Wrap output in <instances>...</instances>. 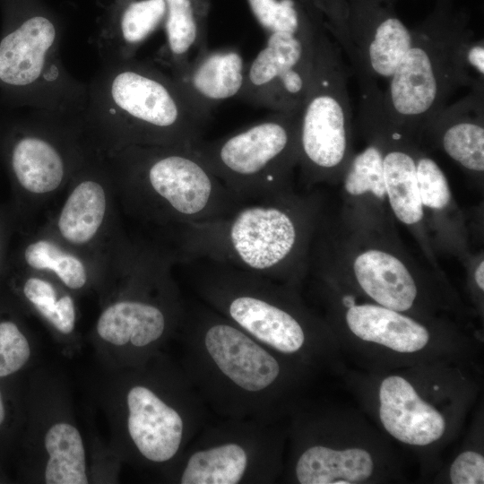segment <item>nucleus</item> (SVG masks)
Instances as JSON below:
<instances>
[{"label":"nucleus","instance_id":"1","mask_svg":"<svg viewBox=\"0 0 484 484\" xmlns=\"http://www.w3.org/2000/svg\"><path fill=\"white\" fill-rule=\"evenodd\" d=\"M184 372L219 418L279 422L292 405L303 367L264 346L200 302L180 326Z\"/></svg>","mask_w":484,"mask_h":484},{"label":"nucleus","instance_id":"2","mask_svg":"<svg viewBox=\"0 0 484 484\" xmlns=\"http://www.w3.org/2000/svg\"><path fill=\"white\" fill-rule=\"evenodd\" d=\"M80 120L88 144L102 155L132 145L190 147L207 123L170 74L134 57L101 61L87 83Z\"/></svg>","mask_w":484,"mask_h":484},{"label":"nucleus","instance_id":"3","mask_svg":"<svg viewBox=\"0 0 484 484\" xmlns=\"http://www.w3.org/2000/svg\"><path fill=\"white\" fill-rule=\"evenodd\" d=\"M315 216L291 194L246 203L215 220L172 229L177 262L210 261L291 285L301 273Z\"/></svg>","mask_w":484,"mask_h":484},{"label":"nucleus","instance_id":"4","mask_svg":"<svg viewBox=\"0 0 484 484\" xmlns=\"http://www.w3.org/2000/svg\"><path fill=\"white\" fill-rule=\"evenodd\" d=\"M105 156L113 183L143 220L174 229L227 216L245 204L191 147L132 145Z\"/></svg>","mask_w":484,"mask_h":484},{"label":"nucleus","instance_id":"5","mask_svg":"<svg viewBox=\"0 0 484 484\" xmlns=\"http://www.w3.org/2000/svg\"><path fill=\"white\" fill-rule=\"evenodd\" d=\"M186 264L201 302L264 346L301 367L321 351L323 327L291 285L210 261Z\"/></svg>","mask_w":484,"mask_h":484},{"label":"nucleus","instance_id":"6","mask_svg":"<svg viewBox=\"0 0 484 484\" xmlns=\"http://www.w3.org/2000/svg\"><path fill=\"white\" fill-rule=\"evenodd\" d=\"M412 33L411 44L382 96L387 119L409 136L421 134L461 87L457 49L473 30L466 10L454 0H436Z\"/></svg>","mask_w":484,"mask_h":484},{"label":"nucleus","instance_id":"7","mask_svg":"<svg viewBox=\"0 0 484 484\" xmlns=\"http://www.w3.org/2000/svg\"><path fill=\"white\" fill-rule=\"evenodd\" d=\"M299 112H273L232 134L213 141L201 139L190 147L242 203L272 200L290 194L289 180L298 164Z\"/></svg>","mask_w":484,"mask_h":484},{"label":"nucleus","instance_id":"8","mask_svg":"<svg viewBox=\"0 0 484 484\" xmlns=\"http://www.w3.org/2000/svg\"><path fill=\"white\" fill-rule=\"evenodd\" d=\"M348 75L343 53L321 19L310 84L298 122V164L307 180L331 178L351 158Z\"/></svg>","mask_w":484,"mask_h":484},{"label":"nucleus","instance_id":"9","mask_svg":"<svg viewBox=\"0 0 484 484\" xmlns=\"http://www.w3.org/2000/svg\"><path fill=\"white\" fill-rule=\"evenodd\" d=\"M278 423L226 418L205 422L177 460L175 482L273 483L282 471L284 435Z\"/></svg>","mask_w":484,"mask_h":484},{"label":"nucleus","instance_id":"10","mask_svg":"<svg viewBox=\"0 0 484 484\" xmlns=\"http://www.w3.org/2000/svg\"><path fill=\"white\" fill-rule=\"evenodd\" d=\"M357 80L388 81L412 41L395 0H311Z\"/></svg>","mask_w":484,"mask_h":484},{"label":"nucleus","instance_id":"11","mask_svg":"<svg viewBox=\"0 0 484 484\" xmlns=\"http://www.w3.org/2000/svg\"><path fill=\"white\" fill-rule=\"evenodd\" d=\"M9 151L11 172L19 187L43 197L61 188L93 152L80 117L32 109Z\"/></svg>","mask_w":484,"mask_h":484},{"label":"nucleus","instance_id":"12","mask_svg":"<svg viewBox=\"0 0 484 484\" xmlns=\"http://www.w3.org/2000/svg\"><path fill=\"white\" fill-rule=\"evenodd\" d=\"M125 402L129 437L152 463L177 461L206 422L208 410L195 388L170 400L140 384L128 390Z\"/></svg>","mask_w":484,"mask_h":484},{"label":"nucleus","instance_id":"13","mask_svg":"<svg viewBox=\"0 0 484 484\" xmlns=\"http://www.w3.org/2000/svg\"><path fill=\"white\" fill-rule=\"evenodd\" d=\"M320 22L312 32L266 36L246 67L238 98L273 112H299L310 84Z\"/></svg>","mask_w":484,"mask_h":484},{"label":"nucleus","instance_id":"14","mask_svg":"<svg viewBox=\"0 0 484 484\" xmlns=\"http://www.w3.org/2000/svg\"><path fill=\"white\" fill-rule=\"evenodd\" d=\"M112 174L105 155L91 152L73 176L71 189L56 220L60 241L71 248L86 247L99 238L109 210Z\"/></svg>","mask_w":484,"mask_h":484},{"label":"nucleus","instance_id":"15","mask_svg":"<svg viewBox=\"0 0 484 484\" xmlns=\"http://www.w3.org/2000/svg\"><path fill=\"white\" fill-rule=\"evenodd\" d=\"M247 65L234 48L198 51L185 65L170 70V76L194 112L204 121L212 110L241 92Z\"/></svg>","mask_w":484,"mask_h":484},{"label":"nucleus","instance_id":"16","mask_svg":"<svg viewBox=\"0 0 484 484\" xmlns=\"http://www.w3.org/2000/svg\"><path fill=\"white\" fill-rule=\"evenodd\" d=\"M289 477L298 484H356L370 480L376 461L360 446H339L296 423Z\"/></svg>","mask_w":484,"mask_h":484},{"label":"nucleus","instance_id":"17","mask_svg":"<svg viewBox=\"0 0 484 484\" xmlns=\"http://www.w3.org/2000/svg\"><path fill=\"white\" fill-rule=\"evenodd\" d=\"M377 398L381 425L399 442L426 446L445 435L447 421L444 413L426 401L406 377H385L379 384Z\"/></svg>","mask_w":484,"mask_h":484},{"label":"nucleus","instance_id":"18","mask_svg":"<svg viewBox=\"0 0 484 484\" xmlns=\"http://www.w3.org/2000/svg\"><path fill=\"white\" fill-rule=\"evenodd\" d=\"M484 91H471L442 108L422 133L436 138L444 151L466 170L484 171Z\"/></svg>","mask_w":484,"mask_h":484},{"label":"nucleus","instance_id":"19","mask_svg":"<svg viewBox=\"0 0 484 484\" xmlns=\"http://www.w3.org/2000/svg\"><path fill=\"white\" fill-rule=\"evenodd\" d=\"M344 317L347 328L359 341L402 354L425 350L432 337L416 319L376 303L352 305Z\"/></svg>","mask_w":484,"mask_h":484},{"label":"nucleus","instance_id":"20","mask_svg":"<svg viewBox=\"0 0 484 484\" xmlns=\"http://www.w3.org/2000/svg\"><path fill=\"white\" fill-rule=\"evenodd\" d=\"M352 272L360 290L377 305L404 313L416 303L419 289L414 276L388 251H361L353 259Z\"/></svg>","mask_w":484,"mask_h":484},{"label":"nucleus","instance_id":"21","mask_svg":"<svg viewBox=\"0 0 484 484\" xmlns=\"http://www.w3.org/2000/svg\"><path fill=\"white\" fill-rule=\"evenodd\" d=\"M165 0H131L124 7L117 29L98 39L101 61L134 58L140 47L166 18Z\"/></svg>","mask_w":484,"mask_h":484},{"label":"nucleus","instance_id":"22","mask_svg":"<svg viewBox=\"0 0 484 484\" xmlns=\"http://www.w3.org/2000/svg\"><path fill=\"white\" fill-rule=\"evenodd\" d=\"M167 64L171 69L185 65L194 55L207 48V17L197 0H165Z\"/></svg>","mask_w":484,"mask_h":484},{"label":"nucleus","instance_id":"23","mask_svg":"<svg viewBox=\"0 0 484 484\" xmlns=\"http://www.w3.org/2000/svg\"><path fill=\"white\" fill-rule=\"evenodd\" d=\"M49 455L45 470L48 484H87L85 452L77 428L68 423L53 425L45 436Z\"/></svg>","mask_w":484,"mask_h":484},{"label":"nucleus","instance_id":"24","mask_svg":"<svg viewBox=\"0 0 484 484\" xmlns=\"http://www.w3.org/2000/svg\"><path fill=\"white\" fill-rule=\"evenodd\" d=\"M22 258L29 268L54 274L71 290H80L88 282L89 264L75 249L50 238L40 237L28 243Z\"/></svg>","mask_w":484,"mask_h":484},{"label":"nucleus","instance_id":"25","mask_svg":"<svg viewBox=\"0 0 484 484\" xmlns=\"http://www.w3.org/2000/svg\"><path fill=\"white\" fill-rule=\"evenodd\" d=\"M25 298L58 332L68 334L75 325V306L69 295L58 298L54 285L38 276L29 277L22 288Z\"/></svg>","mask_w":484,"mask_h":484},{"label":"nucleus","instance_id":"26","mask_svg":"<svg viewBox=\"0 0 484 484\" xmlns=\"http://www.w3.org/2000/svg\"><path fill=\"white\" fill-rule=\"evenodd\" d=\"M416 177L422 205L433 210L445 209L451 201V190L439 165L418 151Z\"/></svg>","mask_w":484,"mask_h":484},{"label":"nucleus","instance_id":"27","mask_svg":"<svg viewBox=\"0 0 484 484\" xmlns=\"http://www.w3.org/2000/svg\"><path fill=\"white\" fill-rule=\"evenodd\" d=\"M456 65L461 86L484 91V42L483 39H474V32L461 42Z\"/></svg>","mask_w":484,"mask_h":484},{"label":"nucleus","instance_id":"28","mask_svg":"<svg viewBox=\"0 0 484 484\" xmlns=\"http://www.w3.org/2000/svg\"><path fill=\"white\" fill-rule=\"evenodd\" d=\"M30 349L26 337L11 321L0 323V376H6L22 367Z\"/></svg>","mask_w":484,"mask_h":484},{"label":"nucleus","instance_id":"29","mask_svg":"<svg viewBox=\"0 0 484 484\" xmlns=\"http://www.w3.org/2000/svg\"><path fill=\"white\" fill-rule=\"evenodd\" d=\"M449 480L453 484H483V454L474 450L459 454L450 466Z\"/></svg>","mask_w":484,"mask_h":484},{"label":"nucleus","instance_id":"30","mask_svg":"<svg viewBox=\"0 0 484 484\" xmlns=\"http://www.w3.org/2000/svg\"><path fill=\"white\" fill-rule=\"evenodd\" d=\"M474 280L478 288L483 291L484 290V262L481 260L477 265L474 272Z\"/></svg>","mask_w":484,"mask_h":484},{"label":"nucleus","instance_id":"31","mask_svg":"<svg viewBox=\"0 0 484 484\" xmlns=\"http://www.w3.org/2000/svg\"><path fill=\"white\" fill-rule=\"evenodd\" d=\"M197 1H198L202 13L205 14L206 16H208L212 0H197Z\"/></svg>","mask_w":484,"mask_h":484},{"label":"nucleus","instance_id":"32","mask_svg":"<svg viewBox=\"0 0 484 484\" xmlns=\"http://www.w3.org/2000/svg\"><path fill=\"white\" fill-rule=\"evenodd\" d=\"M4 408L3 400H2V396L0 393V425L4 421Z\"/></svg>","mask_w":484,"mask_h":484},{"label":"nucleus","instance_id":"33","mask_svg":"<svg viewBox=\"0 0 484 484\" xmlns=\"http://www.w3.org/2000/svg\"><path fill=\"white\" fill-rule=\"evenodd\" d=\"M395 1H397V0H395Z\"/></svg>","mask_w":484,"mask_h":484}]
</instances>
